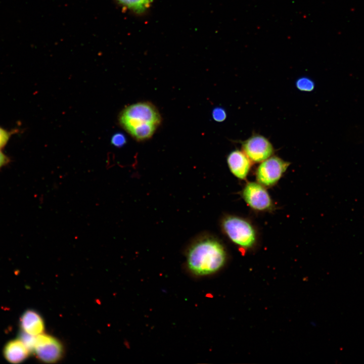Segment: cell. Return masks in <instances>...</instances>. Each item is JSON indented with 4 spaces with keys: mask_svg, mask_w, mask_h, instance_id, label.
Listing matches in <instances>:
<instances>
[{
    "mask_svg": "<svg viewBox=\"0 0 364 364\" xmlns=\"http://www.w3.org/2000/svg\"><path fill=\"white\" fill-rule=\"evenodd\" d=\"M226 254L222 244L212 238L200 239L193 243L187 254L190 270L197 276H206L219 270L225 264Z\"/></svg>",
    "mask_w": 364,
    "mask_h": 364,
    "instance_id": "obj_1",
    "label": "cell"
},
{
    "mask_svg": "<svg viewBox=\"0 0 364 364\" xmlns=\"http://www.w3.org/2000/svg\"><path fill=\"white\" fill-rule=\"evenodd\" d=\"M221 224L224 234L240 248L247 250L256 244L257 232L249 220L237 215H228L222 218Z\"/></svg>",
    "mask_w": 364,
    "mask_h": 364,
    "instance_id": "obj_2",
    "label": "cell"
},
{
    "mask_svg": "<svg viewBox=\"0 0 364 364\" xmlns=\"http://www.w3.org/2000/svg\"><path fill=\"white\" fill-rule=\"evenodd\" d=\"M122 125L129 132L133 127L143 123L158 125L160 116L155 108L148 103H139L127 107L120 119Z\"/></svg>",
    "mask_w": 364,
    "mask_h": 364,
    "instance_id": "obj_3",
    "label": "cell"
},
{
    "mask_svg": "<svg viewBox=\"0 0 364 364\" xmlns=\"http://www.w3.org/2000/svg\"><path fill=\"white\" fill-rule=\"evenodd\" d=\"M290 163L271 156L260 162L255 171L257 181L266 188L276 185L287 170Z\"/></svg>",
    "mask_w": 364,
    "mask_h": 364,
    "instance_id": "obj_4",
    "label": "cell"
},
{
    "mask_svg": "<svg viewBox=\"0 0 364 364\" xmlns=\"http://www.w3.org/2000/svg\"><path fill=\"white\" fill-rule=\"evenodd\" d=\"M241 194L247 205L254 211L267 212L274 208V202L266 187L257 181L247 183Z\"/></svg>",
    "mask_w": 364,
    "mask_h": 364,
    "instance_id": "obj_5",
    "label": "cell"
},
{
    "mask_svg": "<svg viewBox=\"0 0 364 364\" xmlns=\"http://www.w3.org/2000/svg\"><path fill=\"white\" fill-rule=\"evenodd\" d=\"M37 358L46 363H54L60 360L64 349L55 337L43 333L36 336L34 352Z\"/></svg>",
    "mask_w": 364,
    "mask_h": 364,
    "instance_id": "obj_6",
    "label": "cell"
},
{
    "mask_svg": "<svg viewBox=\"0 0 364 364\" xmlns=\"http://www.w3.org/2000/svg\"><path fill=\"white\" fill-rule=\"evenodd\" d=\"M242 151L252 163H260L271 157L274 153L271 143L264 136L253 134L244 141Z\"/></svg>",
    "mask_w": 364,
    "mask_h": 364,
    "instance_id": "obj_7",
    "label": "cell"
},
{
    "mask_svg": "<svg viewBox=\"0 0 364 364\" xmlns=\"http://www.w3.org/2000/svg\"><path fill=\"white\" fill-rule=\"evenodd\" d=\"M227 163L231 173L237 178L244 180L252 167V161L242 151L236 150L227 157Z\"/></svg>",
    "mask_w": 364,
    "mask_h": 364,
    "instance_id": "obj_8",
    "label": "cell"
},
{
    "mask_svg": "<svg viewBox=\"0 0 364 364\" xmlns=\"http://www.w3.org/2000/svg\"><path fill=\"white\" fill-rule=\"evenodd\" d=\"M21 331L33 336H36L43 333L44 323L41 316L33 309L25 311L20 318Z\"/></svg>",
    "mask_w": 364,
    "mask_h": 364,
    "instance_id": "obj_9",
    "label": "cell"
},
{
    "mask_svg": "<svg viewBox=\"0 0 364 364\" xmlns=\"http://www.w3.org/2000/svg\"><path fill=\"white\" fill-rule=\"evenodd\" d=\"M30 353L28 349L19 339H13L8 342L4 346L3 354L8 362L20 363L27 358Z\"/></svg>",
    "mask_w": 364,
    "mask_h": 364,
    "instance_id": "obj_10",
    "label": "cell"
},
{
    "mask_svg": "<svg viewBox=\"0 0 364 364\" xmlns=\"http://www.w3.org/2000/svg\"><path fill=\"white\" fill-rule=\"evenodd\" d=\"M157 126L150 123H143L133 127L129 132L136 139L143 140L153 135Z\"/></svg>",
    "mask_w": 364,
    "mask_h": 364,
    "instance_id": "obj_11",
    "label": "cell"
},
{
    "mask_svg": "<svg viewBox=\"0 0 364 364\" xmlns=\"http://www.w3.org/2000/svg\"><path fill=\"white\" fill-rule=\"evenodd\" d=\"M152 0H117L121 5L138 13L144 12L150 6Z\"/></svg>",
    "mask_w": 364,
    "mask_h": 364,
    "instance_id": "obj_12",
    "label": "cell"
},
{
    "mask_svg": "<svg viewBox=\"0 0 364 364\" xmlns=\"http://www.w3.org/2000/svg\"><path fill=\"white\" fill-rule=\"evenodd\" d=\"M295 84L298 89L303 92H311L315 86L314 82L307 77L299 78L296 80Z\"/></svg>",
    "mask_w": 364,
    "mask_h": 364,
    "instance_id": "obj_13",
    "label": "cell"
},
{
    "mask_svg": "<svg viewBox=\"0 0 364 364\" xmlns=\"http://www.w3.org/2000/svg\"><path fill=\"white\" fill-rule=\"evenodd\" d=\"M18 338L23 342L30 353L34 352L36 336L28 334L21 331L19 334Z\"/></svg>",
    "mask_w": 364,
    "mask_h": 364,
    "instance_id": "obj_14",
    "label": "cell"
},
{
    "mask_svg": "<svg viewBox=\"0 0 364 364\" xmlns=\"http://www.w3.org/2000/svg\"><path fill=\"white\" fill-rule=\"evenodd\" d=\"M14 132L0 127V149L3 148L9 142L11 135Z\"/></svg>",
    "mask_w": 364,
    "mask_h": 364,
    "instance_id": "obj_15",
    "label": "cell"
},
{
    "mask_svg": "<svg viewBox=\"0 0 364 364\" xmlns=\"http://www.w3.org/2000/svg\"><path fill=\"white\" fill-rule=\"evenodd\" d=\"M212 115L214 120L217 122H222L224 121L226 117L225 111L223 108L220 107L214 109Z\"/></svg>",
    "mask_w": 364,
    "mask_h": 364,
    "instance_id": "obj_16",
    "label": "cell"
},
{
    "mask_svg": "<svg viewBox=\"0 0 364 364\" xmlns=\"http://www.w3.org/2000/svg\"><path fill=\"white\" fill-rule=\"evenodd\" d=\"M125 142L124 135L120 133L115 134L111 139L112 144L116 147H121L125 144Z\"/></svg>",
    "mask_w": 364,
    "mask_h": 364,
    "instance_id": "obj_17",
    "label": "cell"
},
{
    "mask_svg": "<svg viewBox=\"0 0 364 364\" xmlns=\"http://www.w3.org/2000/svg\"><path fill=\"white\" fill-rule=\"evenodd\" d=\"M9 162V158L0 150V168L8 164Z\"/></svg>",
    "mask_w": 364,
    "mask_h": 364,
    "instance_id": "obj_18",
    "label": "cell"
}]
</instances>
